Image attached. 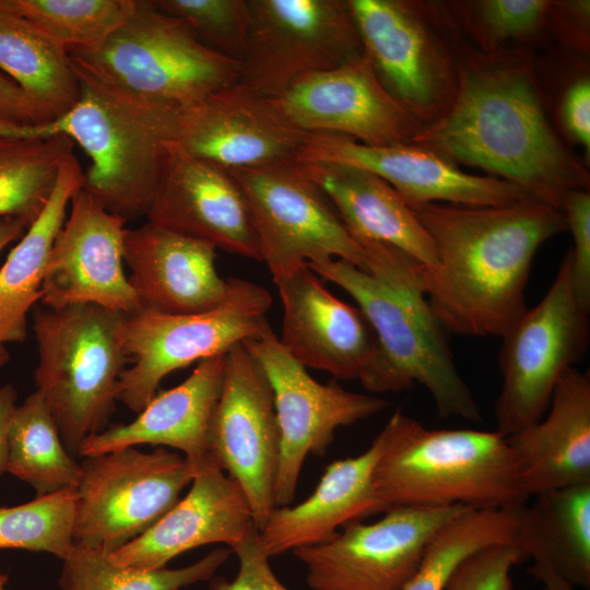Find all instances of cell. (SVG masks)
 I'll use <instances>...</instances> for the list:
<instances>
[{"instance_id":"cell-37","label":"cell","mask_w":590,"mask_h":590,"mask_svg":"<svg viewBox=\"0 0 590 590\" xmlns=\"http://www.w3.org/2000/svg\"><path fill=\"white\" fill-rule=\"evenodd\" d=\"M76 487L0 507V550L50 553L64 559L73 550Z\"/></svg>"},{"instance_id":"cell-32","label":"cell","mask_w":590,"mask_h":590,"mask_svg":"<svg viewBox=\"0 0 590 590\" xmlns=\"http://www.w3.org/2000/svg\"><path fill=\"white\" fill-rule=\"evenodd\" d=\"M5 472L30 484L37 496L79 484L81 464L64 447L59 428L37 391L13 411Z\"/></svg>"},{"instance_id":"cell-9","label":"cell","mask_w":590,"mask_h":590,"mask_svg":"<svg viewBox=\"0 0 590 590\" xmlns=\"http://www.w3.org/2000/svg\"><path fill=\"white\" fill-rule=\"evenodd\" d=\"M502 338L503 384L494 411L496 432L508 437L544 416L558 380L588 347L589 311L574 294L569 250L543 298Z\"/></svg>"},{"instance_id":"cell-50","label":"cell","mask_w":590,"mask_h":590,"mask_svg":"<svg viewBox=\"0 0 590 590\" xmlns=\"http://www.w3.org/2000/svg\"><path fill=\"white\" fill-rule=\"evenodd\" d=\"M8 581V577L0 573V590H5V583Z\"/></svg>"},{"instance_id":"cell-47","label":"cell","mask_w":590,"mask_h":590,"mask_svg":"<svg viewBox=\"0 0 590 590\" xmlns=\"http://www.w3.org/2000/svg\"><path fill=\"white\" fill-rule=\"evenodd\" d=\"M30 224L19 217H0V255L12 241L22 237Z\"/></svg>"},{"instance_id":"cell-38","label":"cell","mask_w":590,"mask_h":590,"mask_svg":"<svg viewBox=\"0 0 590 590\" xmlns=\"http://www.w3.org/2000/svg\"><path fill=\"white\" fill-rule=\"evenodd\" d=\"M552 7L550 0L458 1L449 14L473 37L480 51L491 54L509 40L542 38L551 31Z\"/></svg>"},{"instance_id":"cell-23","label":"cell","mask_w":590,"mask_h":590,"mask_svg":"<svg viewBox=\"0 0 590 590\" xmlns=\"http://www.w3.org/2000/svg\"><path fill=\"white\" fill-rule=\"evenodd\" d=\"M257 530L240 485L212 461L194 474L185 497L108 557L125 568L156 570L202 545L222 543L232 552Z\"/></svg>"},{"instance_id":"cell-30","label":"cell","mask_w":590,"mask_h":590,"mask_svg":"<svg viewBox=\"0 0 590 590\" xmlns=\"http://www.w3.org/2000/svg\"><path fill=\"white\" fill-rule=\"evenodd\" d=\"M522 508L517 544L532 575L553 573L573 588L590 586V484L533 496Z\"/></svg>"},{"instance_id":"cell-42","label":"cell","mask_w":590,"mask_h":590,"mask_svg":"<svg viewBox=\"0 0 590 590\" xmlns=\"http://www.w3.org/2000/svg\"><path fill=\"white\" fill-rule=\"evenodd\" d=\"M239 560L236 578L228 581L214 578L209 590H290L274 575L269 557L258 542V530L248 535L233 551Z\"/></svg>"},{"instance_id":"cell-4","label":"cell","mask_w":590,"mask_h":590,"mask_svg":"<svg viewBox=\"0 0 590 590\" xmlns=\"http://www.w3.org/2000/svg\"><path fill=\"white\" fill-rule=\"evenodd\" d=\"M73 64L81 84L76 104L54 120L4 135L70 138L91 160L83 188L126 222L146 217L181 106L131 95Z\"/></svg>"},{"instance_id":"cell-5","label":"cell","mask_w":590,"mask_h":590,"mask_svg":"<svg viewBox=\"0 0 590 590\" xmlns=\"http://www.w3.org/2000/svg\"><path fill=\"white\" fill-rule=\"evenodd\" d=\"M373 487L384 512L393 507L512 508L527 504L506 436L477 429H430L396 411L378 434Z\"/></svg>"},{"instance_id":"cell-21","label":"cell","mask_w":590,"mask_h":590,"mask_svg":"<svg viewBox=\"0 0 590 590\" xmlns=\"http://www.w3.org/2000/svg\"><path fill=\"white\" fill-rule=\"evenodd\" d=\"M148 222L262 261L246 199L229 170L168 144Z\"/></svg>"},{"instance_id":"cell-48","label":"cell","mask_w":590,"mask_h":590,"mask_svg":"<svg viewBox=\"0 0 590 590\" xmlns=\"http://www.w3.org/2000/svg\"><path fill=\"white\" fill-rule=\"evenodd\" d=\"M546 590H574V588L565 581L555 580L545 585Z\"/></svg>"},{"instance_id":"cell-29","label":"cell","mask_w":590,"mask_h":590,"mask_svg":"<svg viewBox=\"0 0 590 590\" xmlns=\"http://www.w3.org/2000/svg\"><path fill=\"white\" fill-rule=\"evenodd\" d=\"M84 186V172L74 156L61 163L44 209L0 266V346L22 342L27 314L40 300L48 258L74 194Z\"/></svg>"},{"instance_id":"cell-15","label":"cell","mask_w":590,"mask_h":590,"mask_svg":"<svg viewBox=\"0 0 590 590\" xmlns=\"http://www.w3.org/2000/svg\"><path fill=\"white\" fill-rule=\"evenodd\" d=\"M470 509L393 507L371 523L351 522L330 540L292 551L312 590H401L440 529Z\"/></svg>"},{"instance_id":"cell-40","label":"cell","mask_w":590,"mask_h":590,"mask_svg":"<svg viewBox=\"0 0 590 590\" xmlns=\"http://www.w3.org/2000/svg\"><path fill=\"white\" fill-rule=\"evenodd\" d=\"M523 558L517 542L485 546L459 564L445 590H512V568Z\"/></svg>"},{"instance_id":"cell-18","label":"cell","mask_w":590,"mask_h":590,"mask_svg":"<svg viewBox=\"0 0 590 590\" xmlns=\"http://www.w3.org/2000/svg\"><path fill=\"white\" fill-rule=\"evenodd\" d=\"M308 133L239 82L181 106L172 145L227 170L294 158Z\"/></svg>"},{"instance_id":"cell-6","label":"cell","mask_w":590,"mask_h":590,"mask_svg":"<svg viewBox=\"0 0 590 590\" xmlns=\"http://www.w3.org/2000/svg\"><path fill=\"white\" fill-rule=\"evenodd\" d=\"M125 314L93 304L36 308L37 392L72 456L102 432L115 410L118 384L129 361L122 339Z\"/></svg>"},{"instance_id":"cell-20","label":"cell","mask_w":590,"mask_h":590,"mask_svg":"<svg viewBox=\"0 0 590 590\" xmlns=\"http://www.w3.org/2000/svg\"><path fill=\"white\" fill-rule=\"evenodd\" d=\"M307 133H333L369 145L410 143L423 125L385 88L363 54L309 74L273 98Z\"/></svg>"},{"instance_id":"cell-27","label":"cell","mask_w":590,"mask_h":590,"mask_svg":"<svg viewBox=\"0 0 590 590\" xmlns=\"http://www.w3.org/2000/svg\"><path fill=\"white\" fill-rule=\"evenodd\" d=\"M381 450L379 435L361 455L335 460L314 493L295 506L275 507L258 531V542L271 558L333 538L339 528L379 514L373 475Z\"/></svg>"},{"instance_id":"cell-8","label":"cell","mask_w":590,"mask_h":590,"mask_svg":"<svg viewBox=\"0 0 590 590\" xmlns=\"http://www.w3.org/2000/svg\"><path fill=\"white\" fill-rule=\"evenodd\" d=\"M229 291L217 307L194 314L140 309L126 315L121 339L133 364L123 369L118 400L141 412L173 371L224 354L256 335L268 321L272 296L261 285L229 278Z\"/></svg>"},{"instance_id":"cell-11","label":"cell","mask_w":590,"mask_h":590,"mask_svg":"<svg viewBox=\"0 0 590 590\" xmlns=\"http://www.w3.org/2000/svg\"><path fill=\"white\" fill-rule=\"evenodd\" d=\"M229 173L246 199L273 280L328 259L366 269L364 247L294 158Z\"/></svg>"},{"instance_id":"cell-7","label":"cell","mask_w":590,"mask_h":590,"mask_svg":"<svg viewBox=\"0 0 590 590\" xmlns=\"http://www.w3.org/2000/svg\"><path fill=\"white\" fill-rule=\"evenodd\" d=\"M69 55L106 84L180 106L239 79V62L206 47L185 21L161 11L153 0H134L127 19L107 38Z\"/></svg>"},{"instance_id":"cell-36","label":"cell","mask_w":590,"mask_h":590,"mask_svg":"<svg viewBox=\"0 0 590 590\" xmlns=\"http://www.w3.org/2000/svg\"><path fill=\"white\" fill-rule=\"evenodd\" d=\"M134 0H0L13 12L70 50L90 49L129 15Z\"/></svg>"},{"instance_id":"cell-13","label":"cell","mask_w":590,"mask_h":590,"mask_svg":"<svg viewBox=\"0 0 590 590\" xmlns=\"http://www.w3.org/2000/svg\"><path fill=\"white\" fill-rule=\"evenodd\" d=\"M250 31L238 82L276 98L300 79L364 54L345 0H249Z\"/></svg>"},{"instance_id":"cell-49","label":"cell","mask_w":590,"mask_h":590,"mask_svg":"<svg viewBox=\"0 0 590 590\" xmlns=\"http://www.w3.org/2000/svg\"><path fill=\"white\" fill-rule=\"evenodd\" d=\"M10 359V353L5 346H0V369L8 363Z\"/></svg>"},{"instance_id":"cell-33","label":"cell","mask_w":590,"mask_h":590,"mask_svg":"<svg viewBox=\"0 0 590 590\" xmlns=\"http://www.w3.org/2000/svg\"><path fill=\"white\" fill-rule=\"evenodd\" d=\"M73 146L64 135L0 134V217H19L31 225L48 201L60 165Z\"/></svg>"},{"instance_id":"cell-3","label":"cell","mask_w":590,"mask_h":590,"mask_svg":"<svg viewBox=\"0 0 590 590\" xmlns=\"http://www.w3.org/2000/svg\"><path fill=\"white\" fill-rule=\"evenodd\" d=\"M366 269L342 259L307 263L357 303L377 340V358L361 381L370 392H400L422 385L440 417L482 422L481 409L456 367L445 329L420 281L421 264L396 247L358 241Z\"/></svg>"},{"instance_id":"cell-46","label":"cell","mask_w":590,"mask_h":590,"mask_svg":"<svg viewBox=\"0 0 590 590\" xmlns=\"http://www.w3.org/2000/svg\"><path fill=\"white\" fill-rule=\"evenodd\" d=\"M16 406V391L13 386H0V475L7 470L8 430Z\"/></svg>"},{"instance_id":"cell-25","label":"cell","mask_w":590,"mask_h":590,"mask_svg":"<svg viewBox=\"0 0 590 590\" xmlns=\"http://www.w3.org/2000/svg\"><path fill=\"white\" fill-rule=\"evenodd\" d=\"M225 354L200 361L178 386L162 391L130 423L87 437L78 457H92L150 444L182 452L194 474L214 461L209 451V427L220 398Z\"/></svg>"},{"instance_id":"cell-31","label":"cell","mask_w":590,"mask_h":590,"mask_svg":"<svg viewBox=\"0 0 590 590\" xmlns=\"http://www.w3.org/2000/svg\"><path fill=\"white\" fill-rule=\"evenodd\" d=\"M0 71L34 101L49 121L69 111L81 95L68 49L1 7Z\"/></svg>"},{"instance_id":"cell-19","label":"cell","mask_w":590,"mask_h":590,"mask_svg":"<svg viewBox=\"0 0 590 590\" xmlns=\"http://www.w3.org/2000/svg\"><path fill=\"white\" fill-rule=\"evenodd\" d=\"M294 160L366 169L387 181L409 206L420 203L499 206L530 197L504 179L465 173L448 158L412 142L369 145L340 134L308 133Z\"/></svg>"},{"instance_id":"cell-44","label":"cell","mask_w":590,"mask_h":590,"mask_svg":"<svg viewBox=\"0 0 590 590\" xmlns=\"http://www.w3.org/2000/svg\"><path fill=\"white\" fill-rule=\"evenodd\" d=\"M49 121L34 101L0 71V134Z\"/></svg>"},{"instance_id":"cell-10","label":"cell","mask_w":590,"mask_h":590,"mask_svg":"<svg viewBox=\"0 0 590 590\" xmlns=\"http://www.w3.org/2000/svg\"><path fill=\"white\" fill-rule=\"evenodd\" d=\"M364 54L388 93L423 126L457 90L459 54L441 35L446 12L410 0H345Z\"/></svg>"},{"instance_id":"cell-1","label":"cell","mask_w":590,"mask_h":590,"mask_svg":"<svg viewBox=\"0 0 590 590\" xmlns=\"http://www.w3.org/2000/svg\"><path fill=\"white\" fill-rule=\"evenodd\" d=\"M412 143L480 167L562 212L570 191L589 190V172L551 126L533 59L520 48L462 50L450 106Z\"/></svg>"},{"instance_id":"cell-41","label":"cell","mask_w":590,"mask_h":590,"mask_svg":"<svg viewBox=\"0 0 590 590\" xmlns=\"http://www.w3.org/2000/svg\"><path fill=\"white\" fill-rule=\"evenodd\" d=\"M563 213L573 236L571 283L578 304L590 312V193L589 190L570 191Z\"/></svg>"},{"instance_id":"cell-24","label":"cell","mask_w":590,"mask_h":590,"mask_svg":"<svg viewBox=\"0 0 590 590\" xmlns=\"http://www.w3.org/2000/svg\"><path fill=\"white\" fill-rule=\"evenodd\" d=\"M215 250L209 243L151 222L126 228L123 261L141 309L194 314L222 304L229 283L217 273Z\"/></svg>"},{"instance_id":"cell-22","label":"cell","mask_w":590,"mask_h":590,"mask_svg":"<svg viewBox=\"0 0 590 590\" xmlns=\"http://www.w3.org/2000/svg\"><path fill=\"white\" fill-rule=\"evenodd\" d=\"M273 281L283 305L284 349L305 367L362 381L378 354L363 312L330 293L308 264Z\"/></svg>"},{"instance_id":"cell-35","label":"cell","mask_w":590,"mask_h":590,"mask_svg":"<svg viewBox=\"0 0 590 590\" xmlns=\"http://www.w3.org/2000/svg\"><path fill=\"white\" fill-rule=\"evenodd\" d=\"M231 553L219 547L186 567L140 570L118 566L108 553L74 543L62 559L59 585L62 590H179L210 579Z\"/></svg>"},{"instance_id":"cell-43","label":"cell","mask_w":590,"mask_h":590,"mask_svg":"<svg viewBox=\"0 0 590 590\" xmlns=\"http://www.w3.org/2000/svg\"><path fill=\"white\" fill-rule=\"evenodd\" d=\"M558 119L566 137L590 154V80L582 74L565 88L558 105Z\"/></svg>"},{"instance_id":"cell-45","label":"cell","mask_w":590,"mask_h":590,"mask_svg":"<svg viewBox=\"0 0 590 590\" xmlns=\"http://www.w3.org/2000/svg\"><path fill=\"white\" fill-rule=\"evenodd\" d=\"M589 16L588 0L553 1L551 32L569 46L586 52L589 48Z\"/></svg>"},{"instance_id":"cell-28","label":"cell","mask_w":590,"mask_h":590,"mask_svg":"<svg viewBox=\"0 0 590 590\" xmlns=\"http://www.w3.org/2000/svg\"><path fill=\"white\" fill-rule=\"evenodd\" d=\"M323 191L357 240L391 245L432 270L437 266L434 243L402 197L379 176L351 165L299 163Z\"/></svg>"},{"instance_id":"cell-12","label":"cell","mask_w":590,"mask_h":590,"mask_svg":"<svg viewBox=\"0 0 590 590\" xmlns=\"http://www.w3.org/2000/svg\"><path fill=\"white\" fill-rule=\"evenodd\" d=\"M76 486L74 543L111 553L155 524L194 471L182 455L134 447L85 457Z\"/></svg>"},{"instance_id":"cell-34","label":"cell","mask_w":590,"mask_h":590,"mask_svg":"<svg viewBox=\"0 0 590 590\" xmlns=\"http://www.w3.org/2000/svg\"><path fill=\"white\" fill-rule=\"evenodd\" d=\"M523 506L470 508L452 518L433 539L417 571L401 590H445L469 555L488 545L516 542Z\"/></svg>"},{"instance_id":"cell-2","label":"cell","mask_w":590,"mask_h":590,"mask_svg":"<svg viewBox=\"0 0 590 590\" xmlns=\"http://www.w3.org/2000/svg\"><path fill=\"white\" fill-rule=\"evenodd\" d=\"M429 234L437 266L420 281L446 331L502 337L528 309L526 287L538 249L567 229L565 214L526 197L499 206H410Z\"/></svg>"},{"instance_id":"cell-14","label":"cell","mask_w":590,"mask_h":590,"mask_svg":"<svg viewBox=\"0 0 590 590\" xmlns=\"http://www.w3.org/2000/svg\"><path fill=\"white\" fill-rule=\"evenodd\" d=\"M241 343L260 364L272 389L280 428L274 499L276 507L288 506L306 458L323 456L339 427L377 414L388 402L314 379L284 349L269 321Z\"/></svg>"},{"instance_id":"cell-17","label":"cell","mask_w":590,"mask_h":590,"mask_svg":"<svg viewBox=\"0 0 590 590\" xmlns=\"http://www.w3.org/2000/svg\"><path fill=\"white\" fill-rule=\"evenodd\" d=\"M126 223L80 189L51 248L42 304L51 309L93 304L125 315L140 310L123 271Z\"/></svg>"},{"instance_id":"cell-16","label":"cell","mask_w":590,"mask_h":590,"mask_svg":"<svg viewBox=\"0 0 590 590\" xmlns=\"http://www.w3.org/2000/svg\"><path fill=\"white\" fill-rule=\"evenodd\" d=\"M208 442L212 459L244 491L259 531L276 507L280 428L269 380L243 343L225 354Z\"/></svg>"},{"instance_id":"cell-39","label":"cell","mask_w":590,"mask_h":590,"mask_svg":"<svg viewBox=\"0 0 590 590\" xmlns=\"http://www.w3.org/2000/svg\"><path fill=\"white\" fill-rule=\"evenodd\" d=\"M163 12L185 21L206 47L241 62L250 31L249 0H153Z\"/></svg>"},{"instance_id":"cell-26","label":"cell","mask_w":590,"mask_h":590,"mask_svg":"<svg viewBox=\"0 0 590 590\" xmlns=\"http://www.w3.org/2000/svg\"><path fill=\"white\" fill-rule=\"evenodd\" d=\"M530 498L590 484V374L576 367L558 380L544 416L507 437Z\"/></svg>"}]
</instances>
